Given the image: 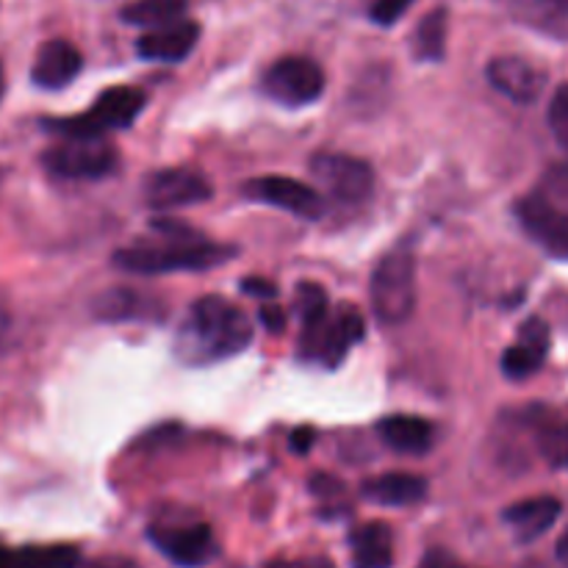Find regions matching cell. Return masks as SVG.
<instances>
[{
    "label": "cell",
    "mask_w": 568,
    "mask_h": 568,
    "mask_svg": "<svg viewBox=\"0 0 568 568\" xmlns=\"http://www.w3.org/2000/svg\"><path fill=\"white\" fill-rule=\"evenodd\" d=\"M250 342H253V322L247 320V314L231 300L209 294L189 305L186 316L178 325L172 353L181 364L200 369L242 355Z\"/></svg>",
    "instance_id": "6da1fadb"
},
{
    "label": "cell",
    "mask_w": 568,
    "mask_h": 568,
    "mask_svg": "<svg viewBox=\"0 0 568 568\" xmlns=\"http://www.w3.org/2000/svg\"><path fill=\"white\" fill-rule=\"evenodd\" d=\"M242 194L255 203L275 205V209L288 211L294 216H303V220H320L325 214V200L316 189L305 186L303 181H294V178L283 175H264L253 178L242 186Z\"/></svg>",
    "instance_id": "30bf717a"
},
{
    "label": "cell",
    "mask_w": 568,
    "mask_h": 568,
    "mask_svg": "<svg viewBox=\"0 0 568 568\" xmlns=\"http://www.w3.org/2000/svg\"><path fill=\"white\" fill-rule=\"evenodd\" d=\"M377 436L388 449L399 455H425L436 442L430 422L408 414L386 416L383 422H377Z\"/></svg>",
    "instance_id": "e0dca14e"
},
{
    "label": "cell",
    "mask_w": 568,
    "mask_h": 568,
    "mask_svg": "<svg viewBox=\"0 0 568 568\" xmlns=\"http://www.w3.org/2000/svg\"><path fill=\"white\" fill-rule=\"evenodd\" d=\"M261 322H264L270 333H281L283 327H286V314H283V308H277V305H264V308H261Z\"/></svg>",
    "instance_id": "836d02e7"
},
{
    "label": "cell",
    "mask_w": 568,
    "mask_h": 568,
    "mask_svg": "<svg viewBox=\"0 0 568 568\" xmlns=\"http://www.w3.org/2000/svg\"><path fill=\"white\" fill-rule=\"evenodd\" d=\"M150 311H153V303L131 288H111L94 300V314L109 322L139 320V316H150Z\"/></svg>",
    "instance_id": "603a6c76"
},
{
    "label": "cell",
    "mask_w": 568,
    "mask_h": 568,
    "mask_svg": "<svg viewBox=\"0 0 568 568\" xmlns=\"http://www.w3.org/2000/svg\"><path fill=\"white\" fill-rule=\"evenodd\" d=\"M189 0H133L122 9V20L142 28H161L183 20Z\"/></svg>",
    "instance_id": "7402d4cb"
},
{
    "label": "cell",
    "mask_w": 568,
    "mask_h": 568,
    "mask_svg": "<svg viewBox=\"0 0 568 568\" xmlns=\"http://www.w3.org/2000/svg\"><path fill=\"white\" fill-rule=\"evenodd\" d=\"M42 164L44 170L64 181H100L116 170L120 155H116L114 144L105 142L103 136L64 139V142L48 148Z\"/></svg>",
    "instance_id": "8992f818"
},
{
    "label": "cell",
    "mask_w": 568,
    "mask_h": 568,
    "mask_svg": "<svg viewBox=\"0 0 568 568\" xmlns=\"http://www.w3.org/2000/svg\"><path fill=\"white\" fill-rule=\"evenodd\" d=\"M211 183L194 170H155L144 178V203L155 211H175L205 203Z\"/></svg>",
    "instance_id": "8fae6325"
},
{
    "label": "cell",
    "mask_w": 568,
    "mask_h": 568,
    "mask_svg": "<svg viewBox=\"0 0 568 568\" xmlns=\"http://www.w3.org/2000/svg\"><path fill=\"white\" fill-rule=\"evenodd\" d=\"M558 558L568 566V530L564 532V538H560V541H558Z\"/></svg>",
    "instance_id": "8d00e7d4"
},
{
    "label": "cell",
    "mask_w": 568,
    "mask_h": 568,
    "mask_svg": "<svg viewBox=\"0 0 568 568\" xmlns=\"http://www.w3.org/2000/svg\"><path fill=\"white\" fill-rule=\"evenodd\" d=\"M242 292L255 300H272L277 294V288L272 286V281H264V277H244Z\"/></svg>",
    "instance_id": "f546056e"
},
{
    "label": "cell",
    "mask_w": 568,
    "mask_h": 568,
    "mask_svg": "<svg viewBox=\"0 0 568 568\" xmlns=\"http://www.w3.org/2000/svg\"><path fill=\"white\" fill-rule=\"evenodd\" d=\"M6 331H9V314H6V311L0 308V338L6 336Z\"/></svg>",
    "instance_id": "f35d334b"
},
{
    "label": "cell",
    "mask_w": 568,
    "mask_h": 568,
    "mask_svg": "<svg viewBox=\"0 0 568 568\" xmlns=\"http://www.w3.org/2000/svg\"><path fill=\"white\" fill-rule=\"evenodd\" d=\"M6 92V72H3V64H0V98H3Z\"/></svg>",
    "instance_id": "ab89813d"
},
{
    "label": "cell",
    "mask_w": 568,
    "mask_h": 568,
    "mask_svg": "<svg viewBox=\"0 0 568 568\" xmlns=\"http://www.w3.org/2000/svg\"><path fill=\"white\" fill-rule=\"evenodd\" d=\"M366 336V322L355 305L342 303L336 311H327L325 320L303 325L300 336V358L336 369L347 358L349 349Z\"/></svg>",
    "instance_id": "5b68a950"
},
{
    "label": "cell",
    "mask_w": 568,
    "mask_h": 568,
    "mask_svg": "<svg viewBox=\"0 0 568 568\" xmlns=\"http://www.w3.org/2000/svg\"><path fill=\"white\" fill-rule=\"evenodd\" d=\"M353 549V568H392L394 566V538L388 525L369 521L349 532Z\"/></svg>",
    "instance_id": "ffe728a7"
},
{
    "label": "cell",
    "mask_w": 568,
    "mask_h": 568,
    "mask_svg": "<svg viewBox=\"0 0 568 568\" xmlns=\"http://www.w3.org/2000/svg\"><path fill=\"white\" fill-rule=\"evenodd\" d=\"M294 311L303 320V325H314V322L325 320L331 305H327V294L320 283H300L297 294H294Z\"/></svg>",
    "instance_id": "4316f807"
},
{
    "label": "cell",
    "mask_w": 568,
    "mask_h": 568,
    "mask_svg": "<svg viewBox=\"0 0 568 568\" xmlns=\"http://www.w3.org/2000/svg\"><path fill=\"white\" fill-rule=\"evenodd\" d=\"M266 98L286 109H303V105L316 103L325 92V72L314 59L305 55H283L270 70L264 72Z\"/></svg>",
    "instance_id": "52a82bcc"
},
{
    "label": "cell",
    "mask_w": 568,
    "mask_h": 568,
    "mask_svg": "<svg viewBox=\"0 0 568 568\" xmlns=\"http://www.w3.org/2000/svg\"><path fill=\"white\" fill-rule=\"evenodd\" d=\"M311 172L325 192L344 205L366 203L375 189V170L355 155L320 153L311 161Z\"/></svg>",
    "instance_id": "9c48e42d"
},
{
    "label": "cell",
    "mask_w": 568,
    "mask_h": 568,
    "mask_svg": "<svg viewBox=\"0 0 568 568\" xmlns=\"http://www.w3.org/2000/svg\"><path fill=\"white\" fill-rule=\"evenodd\" d=\"M560 503L555 497H532L510 505L503 514L505 525L516 532L521 544H532L558 521Z\"/></svg>",
    "instance_id": "ac0fdd59"
},
{
    "label": "cell",
    "mask_w": 568,
    "mask_h": 568,
    "mask_svg": "<svg viewBox=\"0 0 568 568\" xmlns=\"http://www.w3.org/2000/svg\"><path fill=\"white\" fill-rule=\"evenodd\" d=\"M516 220L527 236L552 258L568 261V209L544 192L527 194L516 203Z\"/></svg>",
    "instance_id": "ba28073f"
},
{
    "label": "cell",
    "mask_w": 568,
    "mask_h": 568,
    "mask_svg": "<svg viewBox=\"0 0 568 568\" xmlns=\"http://www.w3.org/2000/svg\"><path fill=\"white\" fill-rule=\"evenodd\" d=\"M447 9H433L414 33V53L422 61H442L447 53Z\"/></svg>",
    "instance_id": "cb8c5ba5"
},
{
    "label": "cell",
    "mask_w": 568,
    "mask_h": 568,
    "mask_svg": "<svg viewBox=\"0 0 568 568\" xmlns=\"http://www.w3.org/2000/svg\"><path fill=\"white\" fill-rule=\"evenodd\" d=\"M148 94L136 87H111L94 100L87 114L78 116H53L42 120V128L50 133H59L61 139H92L105 136L111 131H122L136 122V116L144 111Z\"/></svg>",
    "instance_id": "3957f363"
},
{
    "label": "cell",
    "mask_w": 568,
    "mask_h": 568,
    "mask_svg": "<svg viewBox=\"0 0 568 568\" xmlns=\"http://www.w3.org/2000/svg\"><path fill=\"white\" fill-rule=\"evenodd\" d=\"M148 538L155 544L161 555L183 568H200L216 555L214 532L209 525H183V527H150Z\"/></svg>",
    "instance_id": "7c38bea8"
},
{
    "label": "cell",
    "mask_w": 568,
    "mask_h": 568,
    "mask_svg": "<svg viewBox=\"0 0 568 568\" xmlns=\"http://www.w3.org/2000/svg\"><path fill=\"white\" fill-rule=\"evenodd\" d=\"M361 494L383 508H408L427 497V480L408 471H388V475L366 480Z\"/></svg>",
    "instance_id": "d6986e66"
},
{
    "label": "cell",
    "mask_w": 568,
    "mask_h": 568,
    "mask_svg": "<svg viewBox=\"0 0 568 568\" xmlns=\"http://www.w3.org/2000/svg\"><path fill=\"white\" fill-rule=\"evenodd\" d=\"M314 427H297V430L292 433V442H288V447H292L294 455H305L311 453V447H314Z\"/></svg>",
    "instance_id": "d6a6232c"
},
{
    "label": "cell",
    "mask_w": 568,
    "mask_h": 568,
    "mask_svg": "<svg viewBox=\"0 0 568 568\" xmlns=\"http://www.w3.org/2000/svg\"><path fill=\"white\" fill-rule=\"evenodd\" d=\"M549 128H552L555 142L568 155V83L558 87V92L552 94V103H549Z\"/></svg>",
    "instance_id": "83f0119b"
},
{
    "label": "cell",
    "mask_w": 568,
    "mask_h": 568,
    "mask_svg": "<svg viewBox=\"0 0 568 568\" xmlns=\"http://www.w3.org/2000/svg\"><path fill=\"white\" fill-rule=\"evenodd\" d=\"M549 355V327L547 322L532 316L521 325L519 338L505 349L503 355V375L508 381H527L536 375Z\"/></svg>",
    "instance_id": "5bb4252c"
},
{
    "label": "cell",
    "mask_w": 568,
    "mask_h": 568,
    "mask_svg": "<svg viewBox=\"0 0 568 568\" xmlns=\"http://www.w3.org/2000/svg\"><path fill=\"white\" fill-rule=\"evenodd\" d=\"M281 566H283V564H272L270 568H281Z\"/></svg>",
    "instance_id": "60d3db41"
},
{
    "label": "cell",
    "mask_w": 568,
    "mask_h": 568,
    "mask_svg": "<svg viewBox=\"0 0 568 568\" xmlns=\"http://www.w3.org/2000/svg\"><path fill=\"white\" fill-rule=\"evenodd\" d=\"M78 555L75 547H67V544H53V547H22L17 552H11V566L9 568H78Z\"/></svg>",
    "instance_id": "d4e9b609"
},
{
    "label": "cell",
    "mask_w": 568,
    "mask_h": 568,
    "mask_svg": "<svg viewBox=\"0 0 568 568\" xmlns=\"http://www.w3.org/2000/svg\"><path fill=\"white\" fill-rule=\"evenodd\" d=\"M281 568H336L331 558H308V560H297V564H283Z\"/></svg>",
    "instance_id": "e575fe53"
},
{
    "label": "cell",
    "mask_w": 568,
    "mask_h": 568,
    "mask_svg": "<svg viewBox=\"0 0 568 568\" xmlns=\"http://www.w3.org/2000/svg\"><path fill=\"white\" fill-rule=\"evenodd\" d=\"M538 449L547 464L568 471V422H547L538 427Z\"/></svg>",
    "instance_id": "484cf974"
},
{
    "label": "cell",
    "mask_w": 568,
    "mask_h": 568,
    "mask_svg": "<svg viewBox=\"0 0 568 568\" xmlns=\"http://www.w3.org/2000/svg\"><path fill=\"white\" fill-rule=\"evenodd\" d=\"M419 568H466L458 558L447 552V549H430V552L422 558Z\"/></svg>",
    "instance_id": "4dcf8cb0"
},
{
    "label": "cell",
    "mask_w": 568,
    "mask_h": 568,
    "mask_svg": "<svg viewBox=\"0 0 568 568\" xmlns=\"http://www.w3.org/2000/svg\"><path fill=\"white\" fill-rule=\"evenodd\" d=\"M83 55L67 39H50L39 48L37 61H33L31 81L39 89H64L81 75Z\"/></svg>",
    "instance_id": "9a60e30c"
},
{
    "label": "cell",
    "mask_w": 568,
    "mask_h": 568,
    "mask_svg": "<svg viewBox=\"0 0 568 568\" xmlns=\"http://www.w3.org/2000/svg\"><path fill=\"white\" fill-rule=\"evenodd\" d=\"M372 311L383 325H403L416 311V258L397 247L381 258L369 281Z\"/></svg>",
    "instance_id": "277c9868"
},
{
    "label": "cell",
    "mask_w": 568,
    "mask_h": 568,
    "mask_svg": "<svg viewBox=\"0 0 568 568\" xmlns=\"http://www.w3.org/2000/svg\"><path fill=\"white\" fill-rule=\"evenodd\" d=\"M92 568H136L131 564V560H116V558H109V560H98Z\"/></svg>",
    "instance_id": "d590c367"
},
{
    "label": "cell",
    "mask_w": 568,
    "mask_h": 568,
    "mask_svg": "<svg viewBox=\"0 0 568 568\" xmlns=\"http://www.w3.org/2000/svg\"><path fill=\"white\" fill-rule=\"evenodd\" d=\"M200 39V26L192 20H178L170 26L150 28L142 39L136 42V53L144 61H164V64H175L183 61L194 50Z\"/></svg>",
    "instance_id": "2e32d148"
},
{
    "label": "cell",
    "mask_w": 568,
    "mask_h": 568,
    "mask_svg": "<svg viewBox=\"0 0 568 568\" xmlns=\"http://www.w3.org/2000/svg\"><path fill=\"white\" fill-rule=\"evenodd\" d=\"M516 20L568 42V0H505Z\"/></svg>",
    "instance_id": "44dd1931"
},
{
    "label": "cell",
    "mask_w": 568,
    "mask_h": 568,
    "mask_svg": "<svg viewBox=\"0 0 568 568\" xmlns=\"http://www.w3.org/2000/svg\"><path fill=\"white\" fill-rule=\"evenodd\" d=\"M414 6V0H375L369 9V17L372 22H377V26L388 28L394 26V22H399L405 17V11Z\"/></svg>",
    "instance_id": "f1b7e54d"
},
{
    "label": "cell",
    "mask_w": 568,
    "mask_h": 568,
    "mask_svg": "<svg viewBox=\"0 0 568 568\" xmlns=\"http://www.w3.org/2000/svg\"><path fill=\"white\" fill-rule=\"evenodd\" d=\"M488 83L519 105H530L541 98L547 75L521 55H497L486 70Z\"/></svg>",
    "instance_id": "4fadbf2b"
},
{
    "label": "cell",
    "mask_w": 568,
    "mask_h": 568,
    "mask_svg": "<svg viewBox=\"0 0 568 568\" xmlns=\"http://www.w3.org/2000/svg\"><path fill=\"white\" fill-rule=\"evenodd\" d=\"M236 255V247L205 242L203 236H172L166 244H142L114 253L116 270L128 275H170V272H203L222 266Z\"/></svg>",
    "instance_id": "7a4b0ae2"
},
{
    "label": "cell",
    "mask_w": 568,
    "mask_h": 568,
    "mask_svg": "<svg viewBox=\"0 0 568 568\" xmlns=\"http://www.w3.org/2000/svg\"><path fill=\"white\" fill-rule=\"evenodd\" d=\"M311 491H314L316 497H336V494H342V483H338L336 477L314 475L311 477Z\"/></svg>",
    "instance_id": "1f68e13d"
},
{
    "label": "cell",
    "mask_w": 568,
    "mask_h": 568,
    "mask_svg": "<svg viewBox=\"0 0 568 568\" xmlns=\"http://www.w3.org/2000/svg\"><path fill=\"white\" fill-rule=\"evenodd\" d=\"M11 566V549L0 547V568H9Z\"/></svg>",
    "instance_id": "74e56055"
}]
</instances>
